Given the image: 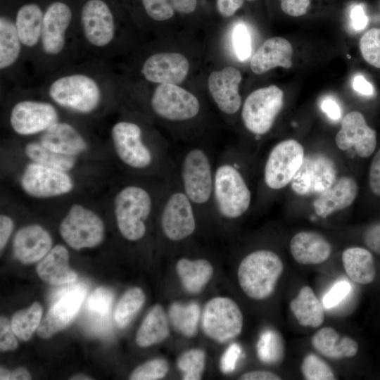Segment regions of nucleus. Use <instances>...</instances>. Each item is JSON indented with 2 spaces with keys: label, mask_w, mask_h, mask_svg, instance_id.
<instances>
[{
  "label": "nucleus",
  "mask_w": 380,
  "mask_h": 380,
  "mask_svg": "<svg viewBox=\"0 0 380 380\" xmlns=\"http://www.w3.org/2000/svg\"><path fill=\"white\" fill-rule=\"evenodd\" d=\"M10 373L8 370L1 367L0 379L1 380H10Z\"/></svg>",
  "instance_id": "0e129e2a"
},
{
  "label": "nucleus",
  "mask_w": 380,
  "mask_h": 380,
  "mask_svg": "<svg viewBox=\"0 0 380 380\" xmlns=\"http://www.w3.org/2000/svg\"><path fill=\"white\" fill-rule=\"evenodd\" d=\"M147 15L154 20L164 21L174 15V9L168 0H141Z\"/></svg>",
  "instance_id": "49530a36"
},
{
  "label": "nucleus",
  "mask_w": 380,
  "mask_h": 380,
  "mask_svg": "<svg viewBox=\"0 0 380 380\" xmlns=\"http://www.w3.org/2000/svg\"><path fill=\"white\" fill-rule=\"evenodd\" d=\"M215 163L208 149L193 146L182 154L176 176L198 217H215L213 203Z\"/></svg>",
  "instance_id": "7ed1b4c3"
},
{
  "label": "nucleus",
  "mask_w": 380,
  "mask_h": 380,
  "mask_svg": "<svg viewBox=\"0 0 380 380\" xmlns=\"http://www.w3.org/2000/svg\"><path fill=\"white\" fill-rule=\"evenodd\" d=\"M206 355L199 348L186 350L177 358V367L184 380H199L205 369Z\"/></svg>",
  "instance_id": "ea45409f"
},
{
  "label": "nucleus",
  "mask_w": 380,
  "mask_h": 380,
  "mask_svg": "<svg viewBox=\"0 0 380 380\" xmlns=\"http://www.w3.org/2000/svg\"><path fill=\"white\" fill-rule=\"evenodd\" d=\"M82 34L92 48H109L115 39L116 25L110 7L103 0H88L80 16Z\"/></svg>",
  "instance_id": "dca6fc26"
},
{
  "label": "nucleus",
  "mask_w": 380,
  "mask_h": 380,
  "mask_svg": "<svg viewBox=\"0 0 380 380\" xmlns=\"http://www.w3.org/2000/svg\"><path fill=\"white\" fill-rule=\"evenodd\" d=\"M301 372L307 380H334L333 370L329 365L316 355L308 354L301 363Z\"/></svg>",
  "instance_id": "79ce46f5"
},
{
  "label": "nucleus",
  "mask_w": 380,
  "mask_h": 380,
  "mask_svg": "<svg viewBox=\"0 0 380 380\" xmlns=\"http://www.w3.org/2000/svg\"><path fill=\"white\" fill-rule=\"evenodd\" d=\"M113 300V294L110 289L100 287L96 289L88 298L87 310L92 316L96 326L108 323Z\"/></svg>",
  "instance_id": "58836bf2"
},
{
  "label": "nucleus",
  "mask_w": 380,
  "mask_h": 380,
  "mask_svg": "<svg viewBox=\"0 0 380 380\" xmlns=\"http://www.w3.org/2000/svg\"><path fill=\"white\" fill-rule=\"evenodd\" d=\"M284 103V92L276 85L258 89L245 99L241 118L246 129L255 137L270 131Z\"/></svg>",
  "instance_id": "6e6552de"
},
{
  "label": "nucleus",
  "mask_w": 380,
  "mask_h": 380,
  "mask_svg": "<svg viewBox=\"0 0 380 380\" xmlns=\"http://www.w3.org/2000/svg\"><path fill=\"white\" fill-rule=\"evenodd\" d=\"M369 186L374 194L380 196V148L376 153L370 165Z\"/></svg>",
  "instance_id": "603ef678"
},
{
  "label": "nucleus",
  "mask_w": 380,
  "mask_h": 380,
  "mask_svg": "<svg viewBox=\"0 0 380 380\" xmlns=\"http://www.w3.org/2000/svg\"><path fill=\"white\" fill-rule=\"evenodd\" d=\"M59 232L70 247L80 250L100 244L104 238L105 226L94 211L82 205L73 204L61 221Z\"/></svg>",
  "instance_id": "9d476101"
},
{
  "label": "nucleus",
  "mask_w": 380,
  "mask_h": 380,
  "mask_svg": "<svg viewBox=\"0 0 380 380\" xmlns=\"http://www.w3.org/2000/svg\"><path fill=\"white\" fill-rule=\"evenodd\" d=\"M71 379H91V378H89L87 376L80 374V375H77L74 376V378H71Z\"/></svg>",
  "instance_id": "69168bd1"
},
{
  "label": "nucleus",
  "mask_w": 380,
  "mask_h": 380,
  "mask_svg": "<svg viewBox=\"0 0 380 380\" xmlns=\"http://www.w3.org/2000/svg\"><path fill=\"white\" fill-rule=\"evenodd\" d=\"M167 362L156 358L138 366L129 376L131 380H158L163 379L168 373Z\"/></svg>",
  "instance_id": "c03bdc74"
},
{
  "label": "nucleus",
  "mask_w": 380,
  "mask_h": 380,
  "mask_svg": "<svg viewBox=\"0 0 380 380\" xmlns=\"http://www.w3.org/2000/svg\"><path fill=\"white\" fill-rule=\"evenodd\" d=\"M239 379L241 380H280L281 377L270 371L255 370L241 374Z\"/></svg>",
  "instance_id": "bf43d9fd"
},
{
  "label": "nucleus",
  "mask_w": 380,
  "mask_h": 380,
  "mask_svg": "<svg viewBox=\"0 0 380 380\" xmlns=\"http://www.w3.org/2000/svg\"><path fill=\"white\" fill-rule=\"evenodd\" d=\"M72 20L70 8L65 3H51L44 13L40 47L43 53L53 58L65 50Z\"/></svg>",
  "instance_id": "f3484780"
},
{
  "label": "nucleus",
  "mask_w": 380,
  "mask_h": 380,
  "mask_svg": "<svg viewBox=\"0 0 380 380\" xmlns=\"http://www.w3.org/2000/svg\"><path fill=\"white\" fill-rule=\"evenodd\" d=\"M322 110L333 120H337L341 117V110L337 101L332 97H326L320 103Z\"/></svg>",
  "instance_id": "13d9d810"
},
{
  "label": "nucleus",
  "mask_w": 380,
  "mask_h": 380,
  "mask_svg": "<svg viewBox=\"0 0 380 380\" xmlns=\"http://www.w3.org/2000/svg\"><path fill=\"white\" fill-rule=\"evenodd\" d=\"M189 63L182 54L175 52L156 53L143 63L141 72L151 83L178 84L189 72Z\"/></svg>",
  "instance_id": "aec40b11"
},
{
  "label": "nucleus",
  "mask_w": 380,
  "mask_h": 380,
  "mask_svg": "<svg viewBox=\"0 0 380 380\" xmlns=\"http://www.w3.org/2000/svg\"><path fill=\"white\" fill-rule=\"evenodd\" d=\"M146 296L141 289L134 287L127 291L118 301L114 319L119 328L126 327L144 304Z\"/></svg>",
  "instance_id": "e433bc0d"
},
{
  "label": "nucleus",
  "mask_w": 380,
  "mask_h": 380,
  "mask_svg": "<svg viewBox=\"0 0 380 380\" xmlns=\"http://www.w3.org/2000/svg\"><path fill=\"white\" fill-rule=\"evenodd\" d=\"M201 318L198 303L175 302L168 309V319L172 327L180 334L191 338L196 335Z\"/></svg>",
  "instance_id": "f704fd0d"
},
{
  "label": "nucleus",
  "mask_w": 380,
  "mask_h": 380,
  "mask_svg": "<svg viewBox=\"0 0 380 380\" xmlns=\"http://www.w3.org/2000/svg\"><path fill=\"white\" fill-rule=\"evenodd\" d=\"M39 277L51 285L73 283L77 273L69 265V253L63 245H56L41 260L37 266Z\"/></svg>",
  "instance_id": "bb28decb"
},
{
  "label": "nucleus",
  "mask_w": 380,
  "mask_h": 380,
  "mask_svg": "<svg viewBox=\"0 0 380 380\" xmlns=\"http://www.w3.org/2000/svg\"><path fill=\"white\" fill-rule=\"evenodd\" d=\"M213 203L215 217L234 221L252 203V191L235 149H227L215 165Z\"/></svg>",
  "instance_id": "f03ea898"
},
{
  "label": "nucleus",
  "mask_w": 380,
  "mask_h": 380,
  "mask_svg": "<svg viewBox=\"0 0 380 380\" xmlns=\"http://www.w3.org/2000/svg\"><path fill=\"white\" fill-rule=\"evenodd\" d=\"M175 269L182 286L190 293L201 292L214 274L212 263L205 258H180Z\"/></svg>",
  "instance_id": "c85d7f7f"
},
{
  "label": "nucleus",
  "mask_w": 380,
  "mask_h": 380,
  "mask_svg": "<svg viewBox=\"0 0 380 380\" xmlns=\"http://www.w3.org/2000/svg\"><path fill=\"white\" fill-rule=\"evenodd\" d=\"M10 379L11 380H29L31 379V375L29 372L23 367H19L10 373Z\"/></svg>",
  "instance_id": "e2e57ef3"
},
{
  "label": "nucleus",
  "mask_w": 380,
  "mask_h": 380,
  "mask_svg": "<svg viewBox=\"0 0 380 380\" xmlns=\"http://www.w3.org/2000/svg\"><path fill=\"white\" fill-rule=\"evenodd\" d=\"M198 220L197 211L182 189L175 172L167 181L158 205L160 232L170 242H182L196 233Z\"/></svg>",
  "instance_id": "423d86ee"
},
{
  "label": "nucleus",
  "mask_w": 380,
  "mask_h": 380,
  "mask_svg": "<svg viewBox=\"0 0 380 380\" xmlns=\"http://www.w3.org/2000/svg\"><path fill=\"white\" fill-rule=\"evenodd\" d=\"M85 296V291L77 285L65 290L53 303L46 316L41 321L37 334L43 338H49L64 329L76 316Z\"/></svg>",
  "instance_id": "6ab92c4d"
},
{
  "label": "nucleus",
  "mask_w": 380,
  "mask_h": 380,
  "mask_svg": "<svg viewBox=\"0 0 380 380\" xmlns=\"http://www.w3.org/2000/svg\"><path fill=\"white\" fill-rule=\"evenodd\" d=\"M173 9L181 13H191L196 10L197 0H168Z\"/></svg>",
  "instance_id": "680f3d73"
},
{
  "label": "nucleus",
  "mask_w": 380,
  "mask_h": 380,
  "mask_svg": "<svg viewBox=\"0 0 380 380\" xmlns=\"http://www.w3.org/2000/svg\"><path fill=\"white\" fill-rule=\"evenodd\" d=\"M14 227V222L9 216L1 214L0 215V249L5 248Z\"/></svg>",
  "instance_id": "6e6d98bb"
},
{
  "label": "nucleus",
  "mask_w": 380,
  "mask_h": 380,
  "mask_svg": "<svg viewBox=\"0 0 380 380\" xmlns=\"http://www.w3.org/2000/svg\"><path fill=\"white\" fill-rule=\"evenodd\" d=\"M283 348L279 335L272 330L263 331L257 344L259 359L267 364H274L279 361Z\"/></svg>",
  "instance_id": "a19ab883"
},
{
  "label": "nucleus",
  "mask_w": 380,
  "mask_h": 380,
  "mask_svg": "<svg viewBox=\"0 0 380 380\" xmlns=\"http://www.w3.org/2000/svg\"><path fill=\"white\" fill-rule=\"evenodd\" d=\"M364 241L371 251L380 255V222L370 226L365 231Z\"/></svg>",
  "instance_id": "864d4df0"
},
{
  "label": "nucleus",
  "mask_w": 380,
  "mask_h": 380,
  "mask_svg": "<svg viewBox=\"0 0 380 380\" xmlns=\"http://www.w3.org/2000/svg\"><path fill=\"white\" fill-rule=\"evenodd\" d=\"M312 347L324 357L341 360L356 355L359 346L357 341L347 336H341L334 328H321L312 337Z\"/></svg>",
  "instance_id": "cd10ccee"
},
{
  "label": "nucleus",
  "mask_w": 380,
  "mask_h": 380,
  "mask_svg": "<svg viewBox=\"0 0 380 380\" xmlns=\"http://www.w3.org/2000/svg\"><path fill=\"white\" fill-rule=\"evenodd\" d=\"M335 141L339 149L346 151L354 147L359 157L367 158L375 151L376 134L367 125L363 115L354 110L343 117Z\"/></svg>",
  "instance_id": "a211bd4d"
},
{
  "label": "nucleus",
  "mask_w": 380,
  "mask_h": 380,
  "mask_svg": "<svg viewBox=\"0 0 380 380\" xmlns=\"http://www.w3.org/2000/svg\"><path fill=\"white\" fill-rule=\"evenodd\" d=\"M150 106L159 118L172 122L190 121L201 111V103L191 92L177 84H162L155 89Z\"/></svg>",
  "instance_id": "f8f14e48"
},
{
  "label": "nucleus",
  "mask_w": 380,
  "mask_h": 380,
  "mask_svg": "<svg viewBox=\"0 0 380 380\" xmlns=\"http://www.w3.org/2000/svg\"><path fill=\"white\" fill-rule=\"evenodd\" d=\"M360 49L369 64L380 68V28H372L362 35Z\"/></svg>",
  "instance_id": "37998d69"
},
{
  "label": "nucleus",
  "mask_w": 380,
  "mask_h": 380,
  "mask_svg": "<svg viewBox=\"0 0 380 380\" xmlns=\"http://www.w3.org/2000/svg\"><path fill=\"white\" fill-rule=\"evenodd\" d=\"M289 305L298 324L303 327L316 328L324 321V307L309 286H303Z\"/></svg>",
  "instance_id": "7c9ffc66"
},
{
  "label": "nucleus",
  "mask_w": 380,
  "mask_h": 380,
  "mask_svg": "<svg viewBox=\"0 0 380 380\" xmlns=\"http://www.w3.org/2000/svg\"><path fill=\"white\" fill-rule=\"evenodd\" d=\"M59 115L55 106L48 101L23 99L11 108L9 124L14 132L22 136L43 133L58 122Z\"/></svg>",
  "instance_id": "4468645a"
},
{
  "label": "nucleus",
  "mask_w": 380,
  "mask_h": 380,
  "mask_svg": "<svg viewBox=\"0 0 380 380\" xmlns=\"http://www.w3.org/2000/svg\"><path fill=\"white\" fill-rule=\"evenodd\" d=\"M284 13L293 17L305 15L310 6V0H279Z\"/></svg>",
  "instance_id": "3c124183"
},
{
  "label": "nucleus",
  "mask_w": 380,
  "mask_h": 380,
  "mask_svg": "<svg viewBox=\"0 0 380 380\" xmlns=\"http://www.w3.org/2000/svg\"><path fill=\"white\" fill-rule=\"evenodd\" d=\"M248 1H253V0H248Z\"/></svg>",
  "instance_id": "338daca9"
},
{
  "label": "nucleus",
  "mask_w": 380,
  "mask_h": 380,
  "mask_svg": "<svg viewBox=\"0 0 380 380\" xmlns=\"http://www.w3.org/2000/svg\"><path fill=\"white\" fill-rule=\"evenodd\" d=\"M293 47L281 37L265 41L253 55L250 67L256 75L263 74L274 68H290L292 65Z\"/></svg>",
  "instance_id": "b1692460"
},
{
  "label": "nucleus",
  "mask_w": 380,
  "mask_h": 380,
  "mask_svg": "<svg viewBox=\"0 0 380 380\" xmlns=\"http://www.w3.org/2000/svg\"><path fill=\"white\" fill-rule=\"evenodd\" d=\"M11 324L4 317L0 319V350L8 351L15 350L18 346V341L14 336Z\"/></svg>",
  "instance_id": "8fccbe9b"
},
{
  "label": "nucleus",
  "mask_w": 380,
  "mask_h": 380,
  "mask_svg": "<svg viewBox=\"0 0 380 380\" xmlns=\"http://www.w3.org/2000/svg\"><path fill=\"white\" fill-rule=\"evenodd\" d=\"M243 325L242 312L231 298L217 296L205 303L201 327L209 338L220 343H227L241 334Z\"/></svg>",
  "instance_id": "1a4fd4ad"
},
{
  "label": "nucleus",
  "mask_w": 380,
  "mask_h": 380,
  "mask_svg": "<svg viewBox=\"0 0 380 380\" xmlns=\"http://www.w3.org/2000/svg\"><path fill=\"white\" fill-rule=\"evenodd\" d=\"M305 157L303 146L295 139L277 143L270 150L263 168V182L270 190L289 184Z\"/></svg>",
  "instance_id": "9b49d317"
},
{
  "label": "nucleus",
  "mask_w": 380,
  "mask_h": 380,
  "mask_svg": "<svg viewBox=\"0 0 380 380\" xmlns=\"http://www.w3.org/2000/svg\"><path fill=\"white\" fill-rule=\"evenodd\" d=\"M350 290V284L347 280L336 282L323 297L322 304L324 308L331 309L337 306L348 296Z\"/></svg>",
  "instance_id": "de8ad7c7"
},
{
  "label": "nucleus",
  "mask_w": 380,
  "mask_h": 380,
  "mask_svg": "<svg viewBox=\"0 0 380 380\" xmlns=\"http://www.w3.org/2000/svg\"><path fill=\"white\" fill-rule=\"evenodd\" d=\"M52 239L46 229L39 224L20 228L13 241L15 258L24 264L41 260L52 248Z\"/></svg>",
  "instance_id": "4be33fe9"
},
{
  "label": "nucleus",
  "mask_w": 380,
  "mask_h": 380,
  "mask_svg": "<svg viewBox=\"0 0 380 380\" xmlns=\"http://www.w3.org/2000/svg\"><path fill=\"white\" fill-rule=\"evenodd\" d=\"M343 268L348 277L354 282L367 285L371 284L376 274L373 255L361 247H350L342 253Z\"/></svg>",
  "instance_id": "2f4dec72"
},
{
  "label": "nucleus",
  "mask_w": 380,
  "mask_h": 380,
  "mask_svg": "<svg viewBox=\"0 0 380 380\" xmlns=\"http://www.w3.org/2000/svg\"><path fill=\"white\" fill-rule=\"evenodd\" d=\"M337 170L333 160L322 153L305 156L291 187L299 196L320 194L336 181Z\"/></svg>",
  "instance_id": "2eb2a0df"
},
{
  "label": "nucleus",
  "mask_w": 380,
  "mask_h": 380,
  "mask_svg": "<svg viewBox=\"0 0 380 380\" xmlns=\"http://www.w3.org/2000/svg\"><path fill=\"white\" fill-rule=\"evenodd\" d=\"M39 142L56 153L76 157L87 151L88 144L71 124L58 121L42 133Z\"/></svg>",
  "instance_id": "393cba45"
},
{
  "label": "nucleus",
  "mask_w": 380,
  "mask_h": 380,
  "mask_svg": "<svg viewBox=\"0 0 380 380\" xmlns=\"http://www.w3.org/2000/svg\"><path fill=\"white\" fill-rule=\"evenodd\" d=\"M25 156L33 163L68 172L74 168L76 158L51 151L39 141L27 143L24 149Z\"/></svg>",
  "instance_id": "c9c22d12"
},
{
  "label": "nucleus",
  "mask_w": 380,
  "mask_h": 380,
  "mask_svg": "<svg viewBox=\"0 0 380 380\" xmlns=\"http://www.w3.org/2000/svg\"><path fill=\"white\" fill-rule=\"evenodd\" d=\"M42 316V308L37 302L27 309L17 312L11 323L15 335L22 341L29 340L38 328Z\"/></svg>",
  "instance_id": "4c0bfd02"
},
{
  "label": "nucleus",
  "mask_w": 380,
  "mask_h": 380,
  "mask_svg": "<svg viewBox=\"0 0 380 380\" xmlns=\"http://www.w3.org/2000/svg\"><path fill=\"white\" fill-rule=\"evenodd\" d=\"M216 4L220 14L224 18H229L241 8L243 0H217Z\"/></svg>",
  "instance_id": "4d7b16f0"
},
{
  "label": "nucleus",
  "mask_w": 380,
  "mask_h": 380,
  "mask_svg": "<svg viewBox=\"0 0 380 380\" xmlns=\"http://www.w3.org/2000/svg\"><path fill=\"white\" fill-rule=\"evenodd\" d=\"M331 251L328 240L315 232H300L290 241L291 253L293 259L301 265L323 263L329 258Z\"/></svg>",
  "instance_id": "a878e982"
},
{
  "label": "nucleus",
  "mask_w": 380,
  "mask_h": 380,
  "mask_svg": "<svg viewBox=\"0 0 380 380\" xmlns=\"http://www.w3.org/2000/svg\"><path fill=\"white\" fill-rule=\"evenodd\" d=\"M241 72L236 68L227 66L210 73L208 89L219 110L226 115H234L242 103L239 91L241 82Z\"/></svg>",
  "instance_id": "412c9836"
},
{
  "label": "nucleus",
  "mask_w": 380,
  "mask_h": 380,
  "mask_svg": "<svg viewBox=\"0 0 380 380\" xmlns=\"http://www.w3.org/2000/svg\"><path fill=\"white\" fill-rule=\"evenodd\" d=\"M20 186L30 196L48 198L70 193L74 182L68 172L31 162L23 170Z\"/></svg>",
  "instance_id": "ddd939ff"
},
{
  "label": "nucleus",
  "mask_w": 380,
  "mask_h": 380,
  "mask_svg": "<svg viewBox=\"0 0 380 380\" xmlns=\"http://www.w3.org/2000/svg\"><path fill=\"white\" fill-rule=\"evenodd\" d=\"M115 152L127 167L137 172L158 170L165 179L172 177L176 167L167 149L153 148L144 137L141 126L132 120H120L111 128Z\"/></svg>",
  "instance_id": "f257e3e1"
},
{
  "label": "nucleus",
  "mask_w": 380,
  "mask_h": 380,
  "mask_svg": "<svg viewBox=\"0 0 380 380\" xmlns=\"http://www.w3.org/2000/svg\"><path fill=\"white\" fill-rule=\"evenodd\" d=\"M23 44L13 20L4 15L0 18V70L13 67L22 53Z\"/></svg>",
  "instance_id": "72a5a7b5"
},
{
  "label": "nucleus",
  "mask_w": 380,
  "mask_h": 380,
  "mask_svg": "<svg viewBox=\"0 0 380 380\" xmlns=\"http://www.w3.org/2000/svg\"><path fill=\"white\" fill-rule=\"evenodd\" d=\"M242 354V348L237 343H232L223 353L220 367L224 374H229L234 371L237 362Z\"/></svg>",
  "instance_id": "09e8293b"
},
{
  "label": "nucleus",
  "mask_w": 380,
  "mask_h": 380,
  "mask_svg": "<svg viewBox=\"0 0 380 380\" xmlns=\"http://www.w3.org/2000/svg\"><path fill=\"white\" fill-rule=\"evenodd\" d=\"M350 18L351 25L355 30L361 31L367 27L368 18L362 5H354L350 9Z\"/></svg>",
  "instance_id": "5fc2aeb1"
},
{
  "label": "nucleus",
  "mask_w": 380,
  "mask_h": 380,
  "mask_svg": "<svg viewBox=\"0 0 380 380\" xmlns=\"http://www.w3.org/2000/svg\"><path fill=\"white\" fill-rule=\"evenodd\" d=\"M353 89L365 96H372L374 94V87L362 75H355L353 80Z\"/></svg>",
  "instance_id": "052dcab7"
},
{
  "label": "nucleus",
  "mask_w": 380,
  "mask_h": 380,
  "mask_svg": "<svg viewBox=\"0 0 380 380\" xmlns=\"http://www.w3.org/2000/svg\"><path fill=\"white\" fill-rule=\"evenodd\" d=\"M101 81L86 71L75 70L53 77L48 84V96L58 106L87 115L100 106L103 98Z\"/></svg>",
  "instance_id": "39448f33"
},
{
  "label": "nucleus",
  "mask_w": 380,
  "mask_h": 380,
  "mask_svg": "<svg viewBox=\"0 0 380 380\" xmlns=\"http://www.w3.org/2000/svg\"><path fill=\"white\" fill-rule=\"evenodd\" d=\"M168 320L163 308L158 304L154 305L137 332V344L139 347L146 348L165 340L170 334Z\"/></svg>",
  "instance_id": "473e14b6"
},
{
  "label": "nucleus",
  "mask_w": 380,
  "mask_h": 380,
  "mask_svg": "<svg viewBox=\"0 0 380 380\" xmlns=\"http://www.w3.org/2000/svg\"><path fill=\"white\" fill-rule=\"evenodd\" d=\"M283 271V262L276 253L268 249L255 250L239 265V284L248 298L265 300L273 294Z\"/></svg>",
  "instance_id": "0eeeda50"
},
{
  "label": "nucleus",
  "mask_w": 380,
  "mask_h": 380,
  "mask_svg": "<svg viewBox=\"0 0 380 380\" xmlns=\"http://www.w3.org/2000/svg\"><path fill=\"white\" fill-rule=\"evenodd\" d=\"M44 13L34 3L22 6L18 11L15 25L24 48L34 49L40 44Z\"/></svg>",
  "instance_id": "c756f323"
},
{
  "label": "nucleus",
  "mask_w": 380,
  "mask_h": 380,
  "mask_svg": "<svg viewBox=\"0 0 380 380\" xmlns=\"http://www.w3.org/2000/svg\"><path fill=\"white\" fill-rule=\"evenodd\" d=\"M357 194L358 185L355 179L342 177L319 194L313 202V208L318 216L325 218L352 205Z\"/></svg>",
  "instance_id": "5701e85b"
},
{
  "label": "nucleus",
  "mask_w": 380,
  "mask_h": 380,
  "mask_svg": "<svg viewBox=\"0 0 380 380\" xmlns=\"http://www.w3.org/2000/svg\"><path fill=\"white\" fill-rule=\"evenodd\" d=\"M232 42L235 53L240 61L249 58L252 51L251 37L247 26L243 23L235 25L232 32Z\"/></svg>",
  "instance_id": "a18cd8bd"
},
{
  "label": "nucleus",
  "mask_w": 380,
  "mask_h": 380,
  "mask_svg": "<svg viewBox=\"0 0 380 380\" xmlns=\"http://www.w3.org/2000/svg\"><path fill=\"white\" fill-rule=\"evenodd\" d=\"M166 183L155 194L151 189L138 183L126 184L117 192L113 201L114 215L118 229L125 239L136 242L144 238Z\"/></svg>",
  "instance_id": "20e7f679"
}]
</instances>
